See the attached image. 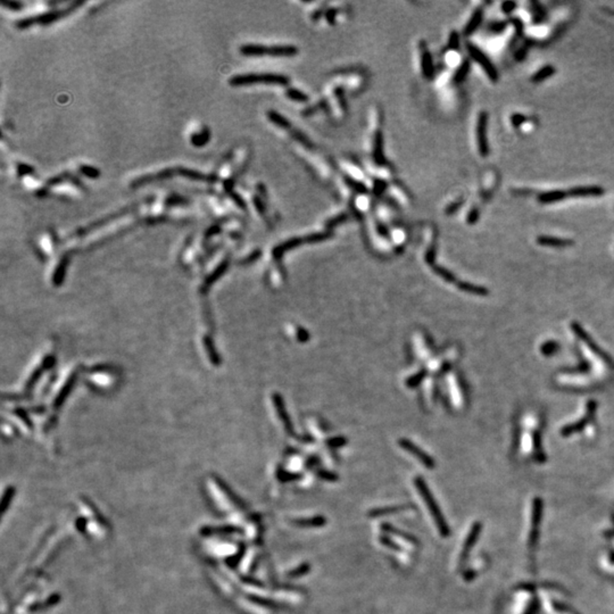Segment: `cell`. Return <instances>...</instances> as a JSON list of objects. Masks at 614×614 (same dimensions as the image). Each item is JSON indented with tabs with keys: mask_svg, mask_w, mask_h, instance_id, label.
<instances>
[{
	"mask_svg": "<svg viewBox=\"0 0 614 614\" xmlns=\"http://www.w3.org/2000/svg\"><path fill=\"white\" fill-rule=\"evenodd\" d=\"M567 194L569 193L567 191H563V190H553V191L540 193L538 199L541 204L559 203V201L563 200Z\"/></svg>",
	"mask_w": 614,
	"mask_h": 614,
	"instance_id": "19",
	"label": "cell"
},
{
	"mask_svg": "<svg viewBox=\"0 0 614 614\" xmlns=\"http://www.w3.org/2000/svg\"><path fill=\"white\" fill-rule=\"evenodd\" d=\"M268 117L271 122H273L274 124L279 125V127L281 128H283V129L290 128V123H289L288 120L282 115H280L279 113L274 112V110H271V112L268 113Z\"/></svg>",
	"mask_w": 614,
	"mask_h": 614,
	"instance_id": "29",
	"label": "cell"
},
{
	"mask_svg": "<svg viewBox=\"0 0 614 614\" xmlns=\"http://www.w3.org/2000/svg\"><path fill=\"white\" fill-rule=\"evenodd\" d=\"M273 400H274V404H276L278 414H279L281 421L283 422L285 431H287L289 434H291L292 433V423L290 422V420H289V417H288L287 412H285L283 399H282L279 395H274L273 396Z\"/></svg>",
	"mask_w": 614,
	"mask_h": 614,
	"instance_id": "17",
	"label": "cell"
},
{
	"mask_svg": "<svg viewBox=\"0 0 614 614\" xmlns=\"http://www.w3.org/2000/svg\"><path fill=\"white\" fill-rule=\"evenodd\" d=\"M560 349H561V345L555 340H547V341L543 342L540 346V353L546 357L556 355V354L560 352Z\"/></svg>",
	"mask_w": 614,
	"mask_h": 614,
	"instance_id": "25",
	"label": "cell"
},
{
	"mask_svg": "<svg viewBox=\"0 0 614 614\" xmlns=\"http://www.w3.org/2000/svg\"><path fill=\"white\" fill-rule=\"evenodd\" d=\"M79 502L81 511H83V513H85V517L83 518H85L87 521L88 529H90V527H94L93 532L96 533L97 536L108 535V532L110 531V525L108 521L106 520V518L102 516L101 512H99V510L94 505V503L85 497H81Z\"/></svg>",
	"mask_w": 614,
	"mask_h": 614,
	"instance_id": "6",
	"label": "cell"
},
{
	"mask_svg": "<svg viewBox=\"0 0 614 614\" xmlns=\"http://www.w3.org/2000/svg\"><path fill=\"white\" fill-rule=\"evenodd\" d=\"M596 412L597 403L595 402V399H589L588 402L586 403L585 413H583L582 417L579 419L578 421L564 425L563 428L561 429V436L564 438H569L571 436H575V434L578 433L587 432L588 430L594 431L597 428L596 422H595Z\"/></svg>",
	"mask_w": 614,
	"mask_h": 614,
	"instance_id": "4",
	"label": "cell"
},
{
	"mask_svg": "<svg viewBox=\"0 0 614 614\" xmlns=\"http://www.w3.org/2000/svg\"><path fill=\"white\" fill-rule=\"evenodd\" d=\"M414 482H415V487H417L418 490L420 491V495L422 496L423 501H425L426 506H428L431 517L433 518L434 522H436L440 535L442 537H448L449 532L451 531H449V527H448L447 522H446L444 516H442V513L440 512L439 506H438L437 502L434 501L432 494L430 493L429 488L426 487L425 480L419 476V478H415Z\"/></svg>",
	"mask_w": 614,
	"mask_h": 614,
	"instance_id": "5",
	"label": "cell"
},
{
	"mask_svg": "<svg viewBox=\"0 0 614 614\" xmlns=\"http://www.w3.org/2000/svg\"><path fill=\"white\" fill-rule=\"evenodd\" d=\"M479 219V211L476 208H472L470 214L468 216V223L469 224H474L476 223V221Z\"/></svg>",
	"mask_w": 614,
	"mask_h": 614,
	"instance_id": "49",
	"label": "cell"
},
{
	"mask_svg": "<svg viewBox=\"0 0 614 614\" xmlns=\"http://www.w3.org/2000/svg\"><path fill=\"white\" fill-rule=\"evenodd\" d=\"M537 608H538V604H537L536 602H532V603L530 604L528 611H527V613H525V614H536Z\"/></svg>",
	"mask_w": 614,
	"mask_h": 614,
	"instance_id": "55",
	"label": "cell"
},
{
	"mask_svg": "<svg viewBox=\"0 0 614 614\" xmlns=\"http://www.w3.org/2000/svg\"><path fill=\"white\" fill-rule=\"evenodd\" d=\"M382 528H383L384 531H387V532H389V533H391V535L398 536L399 538L405 539L406 541H410V543H415V544L418 543V540L415 539L413 536L407 535V533L403 532V531H400V530L395 529L394 527H391V525H389V524H383V525H382Z\"/></svg>",
	"mask_w": 614,
	"mask_h": 614,
	"instance_id": "30",
	"label": "cell"
},
{
	"mask_svg": "<svg viewBox=\"0 0 614 614\" xmlns=\"http://www.w3.org/2000/svg\"><path fill=\"white\" fill-rule=\"evenodd\" d=\"M537 242L540 246L551 247V248H567L573 245L574 241L571 239H562L558 237H551V236H539L537 238Z\"/></svg>",
	"mask_w": 614,
	"mask_h": 614,
	"instance_id": "16",
	"label": "cell"
},
{
	"mask_svg": "<svg viewBox=\"0 0 614 614\" xmlns=\"http://www.w3.org/2000/svg\"><path fill=\"white\" fill-rule=\"evenodd\" d=\"M299 474H292L289 473V472H284V471H279L278 472V478H279L281 481H290V480H295L299 478Z\"/></svg>",
	"mask_w": 614,
	"mask_h": 614,
	"instance_id": "42",
	"label": "cell"
},
{
	"mask_svg": "<svg viewBox=\"0 0 614 614\" xmlns=\"http://www.w3.org/2000/svg\"><path fill=\"white\" fill-rule=\"evenodd\" d=\"M346 442H347V439H345V438L337 437V438H333V439H330L329 441H328V444H329L331 447H341V446H344Z\"/></svg>",
	"mask_w": 614,
	"mask_h": 614,
	"instance_id": "45",
	"label": "cell"
},
{
	"mask_svg": "<svg viewBox=\"0 0 614 614\" xmlns=\"http://www.w3.org/2000/svg\"><path fill=\"white\" fill-rule=\"evenodd\" d=\"M516 7H517V2H514V1H505L502 3V10L504 11L505 14L512 13V11L516 9Z\"/></svg>",
	"mask_w": 614,
	"mask_h": 614,
	"instance_id": "47",
	"label": "cell"
},
{
	"mask_svg": "<svg viewBox=\"0 0 614 614\" xmlns=\"http://www.w3.org/2000/svg\"><path fill=\"white\" fill-rule=\"evenodd\" d=\"M482 17H483V13L480 9L475 10L472 17L470 18V21L468 22L467 26L464 29V34L465 36H470V34L473 33L476 29L479 28L480 24L482 22Z\"/></svg>",
	"mask_w": 614,
	"mask_h": 614,
	"instance_id": "22",
	"label": "cell"
},
{
	"mask_svg": "<svg viewBox=\"0 0 614 614\" xmlns=\"http://www.w3.org/2000/svg\"><path fill=\"white\" fill-rule=\"evenodd\" d=\"M345 221H347V215H345V214L339 215V216H337V217H334L333 220H331L330 222H328V223H327V227L332 228V227H334V226H337V224H340V223H342V222H345Z\"/></svg>",
	"mask_w": 614,
	"mask_h": 614,
	"instance_id": "48",
	"label": "cell"
},
{
	"mask_svg": "<svg viewBox=\"0 0 614 614\" xmlns=\"http://www.w3.org/2000/svg\"><path fill=\"white\" fill-rule=\"evenodd\" d=\"M487 123L488 114L486 112H481L478 119V124H476V140H478L479 152L483 157H486L489 154V147H488L487 140Z\"/></svg>",
	"mask_w": 614,
	"mask_h": 614,
	"instance_id": "12",
	"label": "cell"
},
{
	"mask_svg": "<svg viewBox=\"0 0 614 614\" xmlns=\"http://www.w3.org/2000/svg\"><path fill=\"white\" fill-rule=\"evenodd\" d=\"M525 55H527V48H522V49H520V50L517 52L516 58L519 59V60H522L525 57Z\"/></svg>",
	"mask_w": 614,
	"mask_h": 614,
	"instance_id": "53",
	"label": "cell"
},
{
	"mask_svg": "<svg viewBox=\"0 0 614 614\" xmlns=\"http://www.w3.org/2000/svg\"><path fill=\"white\" fill-rule=\"evenodd\" d=\"M384 188H386V184H384L383 181H377L376 186H375V192L377 194H379Z\"/></svg>",
	"mask_w": 614,
	"mask_h": 614,
	"instance_id": "52",
	"label": "cell"
},
{
	"mask_svg": "<svg viewBox=\"0 0 614 614\" xmlns=\"http://www.w3.org/2000/svg\"><path fill=\"white\" fill-rule=\"evenodd\" d=\"M297 335H298V339H299L300 341H306L307 339H308V333L305 330H303V329H300V331H299L298 334H297Z\"/></svg>",
	"mask_w": 614,
	"mask_h": 614,
	"instance_id": "54",
	"label": "cell"
},
{
	"mask_svg": "<svg viewBox=\"0 0 614 614\" xmlns=\"http://www.w3.org/2000/svg\"><path fill=\"white\" fill-rule=\"evenodd\" d=\"M293 523L299 527L308 528V527H321L327 523V520L323 517H315L311 519H304V520H296Z\"/></svg>",
	"mask_w": 614,
	"mask_h": 614,
	"instance_id": "28",
	"label": "cell"
},
{
	"mask_svg": "<svg viewBox=\"0 0 614 614\" xmlns=\"http://www.w3.org/2000/svg\"><path fill=\"white\" fill-rule=\"evenodd\" d=\"M330 237V234H314L305 238L306 242H319Z\"/></svg>",
	"mask_w": 614,
	"mask_h": 614,
	"instance_id": "39",
	"label": "cell"
},
{
	"mask_svg": "<svg viewBox=\"0 0 614 614\" xmlns=\"http://www.w3.org/2000/svg\"><path fill=\"white\" fill-rule=\"evenodd\" d=\"M541 514H543V501L540 498H535L532 503V519H531V531H530L529 545L533 548L538 543L539 525L541 522Z\"/></svg>",
	"mask_w": 614,
	"mask_h": 614,
	"instance_id": "11",
	"label": "cell"
},
{
	"mask_svg": "<svg viewBox=\"0 0 614 614\" xmlns=\"http://www.w3.org/2000/svg\"><path fill=\"white\" fill-rule=\"evenodd\" d=\"M1 3H2V6H5V7H7V8H9L11 10H20V9L23 8V6H24L22 2L5 1V0H2Z\"/></svg>",
	"mask_w": 614,
	"mask_h": 614,
	"instance_id": "44",
	"label": "cell"
},
{
	"mask_svg": "<svg viewBox=\"0 0 614 614\" xmlns=\"http://www.w3.org/2000/svg\"><path fill=\"white\" fill-rule=\"evenodd\" d=\"M83 3H85V2L75 1L73 3H71V5L68 6L67 8H64L62 10L56 9V10L48 11V13L38 15V16H34V17L23 18V20L18 21L16 23V26H17L18 29H25V28H29L30 25L34 24V23H38V24H43V25L50 24V23H54L56 21H58L59 18H62L63 16H66V15L71 14L72 11L75 10L79 6H82Z\"/></svg>",
	"mask_w": 614,
	"mask_h": 614,
	"instance_id": "9",
	"label": "cell"
},
{
	"mask_svg": "<svg viewBox=\"0 0 614 614\" xmlns=\"http://www.w3.org/2000/svg\"><path fill=\"white\" fill-rule=\"evenodd\" d=\"M173 177H184V178L191 179V180H198V181H200V180L211 181L212 180V178L209 177V175H206L201 172H197V171L185 169V167H171V169L161 171V172H158L157 174L146 175V177H141L139 179H137L136 181H133V184L131 186L133 187V188H137V187L152 184V182H155V181L164 180V179H169V178H173Z\"/></svg>",
	"mask_w": 614,
	"mask_h": 614,
	"instance_id": "3",
	"label": "cell"
},
{
	"mask_svg": "<svg viewBox=\"0 0 614 614\" xmlns=\"http://www.w3.org/2000/svg\"><path fill=\"white\" fill-rule=\"evenodd\" d=\"M335 15V10H329L327 14V20H329L331 23H333V17Z\"/></svg>",
	"mask_w": 614,
	"mask_h": 614,
	"instance_id": "57",
	"label": "cell"
},
{
	"mask_svg": "<svg viewBox=\"0 0 614 614\" xmlns=\"http://www.w3.org/2000/svg\"><path fill=\"white\" fill-rule=\"evenodd\" d=\"M555 71L556 70H555L554 66H552V65H546V66H544L543 68H540V70L537 72V73H535V75L532 76V79H531L532 82L533 83L543 82L546 79L551 78V76L554 75L555 74Z\"/></svg>",
	"mask_w": 614,
	"mask_h": 614,
	"instance_id": "27",
	"label": "cell"
},
{
	"mask_svg": "<svg viewBox=\"0 0 614 614\" xmlns=\"http://www.w3.org/2000/svg\"><path fill=\"white\" fill-rule=\"evenodd\" d=\"M289 82L288 78L283 75L277 74H246L237 75L230 80L232 87H242L251 85H277L287 86Z\"/></svg>",
	"mask_w": 614,
	"mask_h": 614,
	"instance_id": "8",
	"label": "cell"
},
{
	"mask_svg": "<svg viewBox=\"0 0 614 614\" xmlns=\"http://www.w3.org/2000/svg\"><path fill=\"white\" fill-rule=\"evenodd\" d=\"M432 268L434 270V272H436L438 276H440L442 279L449 282V283H456V278L454 277V274H452L449 271L445 270L444 268H440V266H436V265H433Z\"/></svg>",
	"mask_w": 614,
	"mask_h": 614,
	"instance_id": "33",
	"label": "cell"
},
{
	"mask_svg": "<svg viewBox=\"0 0 614 614\" xmlns=\"http://www.w3.org/2000/svg\"><path fill=\"white\" fill-rule=\"evenodd\" d=\"M287 96L288 98L292 99L295 101H299V102H305L308 100L307 96L305 94H303L302 91L297 90V89H289L287 90Z\"/></svg>",
	"mask_w": 614,
	"mask_h": 614,
	"instance_id": "34",
	"label": "cell"
},
{
	"mask_svg": "<svg viewBox=\"0 0 614 614\" xmlns=\"http://www.w3.org/2000/svg\"><path fill=\"white\" fill-rule=\"evenodd\" d=\"M462 204H463V201H462V200L457 201V203H453L451 206H448L447 209H446V213H447L448 215H452V214H454V213H455V212L457 211V209H459V208L461 207V206H462Z\"/></svg>",
	"mask_w": 614,
	"mask_h": 614,
	"instance_id": "51",
	"label": "cell"
},
{
	"mask_svg": "<svg viewBox=\"0 0 614 614\" xmlns=\"http://www.w3.org/2000/svg\"><path fill=\"white\" fill-rule=\"evenodd\" d=\"M571 331L577 339L578 354L590 364L602 383L608 382L614 373V361L598 346L586 330L577 322L571 323Z\"/></svg>",
	"mask_w": 614,
	"mask_h": 614,
	"instance_id": "1",
	"label": "cell"
},
{
	"mask_svg": "<svg viewBox=\"0 0 614 614\" xmlns=\"http://www.w3.org/2000/svg\"><path fill=\"white\" fill-rule=\"evenodd\" d=\"M409 507H411V505H409V504L382 507V509H377V510L371 511V512L369 513V517L378 518V517H382V516H388V514H394V513L402 512V511L407 510V509H409Z\"/></svg>",
	"mask_w": 614,
	"mask_h": 614,
	"instance_id": "20",
	"label": "cell"
},
{
	"mask_svg": "<svg viewBox=\"0 0 614 614\" xmlns=\"http://www.w3.org/2000/svg\"><path fill=\"white\" fill-rule=\"evenodd\" d=\"M80 171H81V172L85 174L86 177H88V178L96 179V178L99 177V175H100V172H99V171L96 169V167H93V166L83 165V166L80 167Z\"/></svg>",
	"mask_w": 614,
	"mask_h": 614,
	"instance_id": "36",
	"label": "cell"
},
{
	"mask_svg": "<svg viewBox=\"0 0 614 614\" xmlns=\"http://www.w3.org/2000/svg\"><path fill=\"white\" fill-rule=\"evenodd\" d=\"M380 541H381V543H383L384 545H386L387 547L391 548V550H394V551H400V548L397 546V545H396V544L394 543V541H391L390 539H389L388 537H381V538H380Z\"/></svg>",
	"mask_w": 614,
	"mask_h": 614,
	"instance_id": "50",
	"label": "cell"
},
{
	"mask_svg": "<svg viewBox=\"0 0 614 614\" xmlns=\"http://www.w3.org/2000/svg\"><path fill=\"white\" fill-rule=\"evenodd\" d=\"M513 23H514V25H516V28H517L518 31L521 33V31H522V23H521V21H519V20H517V18H516V20H513Z\"/></svg>",
	"mask_w": 614,
	"mask_h": 614,
	"instance_id": "58",
	"label": "cell"
},
{
	"mask_svg": "<svg viewBox=\"0 0 614 614\" xmlns=\"http://www.w3.org/2000/svg\"><path fill=\"white\" fill-rule=\"evenodd\" d=\"M346 181H347V184H348V186L352 187L353 189H355L356 191L361 192V193L367 192V188H365V187L362 185V184H360V182L354 181V180H352V179H348V178L346 179Z\"/></svg>",
	"mask_w": 614,
	"mask_h": 614,
	"instance_id": "40",
	"label": "cell"
},
{
	"mask_svg": "<svg viewBox=\"0 0 614 614\" xmlns=\"http://www.w3.org/2000/svg\"><path fill=\"white\" fill-rule=\"evenodd\" d=\"M240 52L245 56H272V57H292L297 55L298 49L293 46H274L265 47L261 45H243Z\"/></svg>",
	"mask_w": 614,
	"mask_h": 614,
	"instance_id": "7",
	"label": "cell"
},
{
	"mask_svg": "<svg viewBox=\"0 0 614 614\" xmlns=\"http://www.w3.org/2000/svg\"><path fill=\"white\" fill-rule=\"evenodd\" d=\"M310 570H311V566H310V564L305 563V564H302V566H299L298 567H296V569H295V570H292L291 572H289L288 577H290V578H298V577H302V575L306 574L307 572L310 571Z\"/></svg>",
	"mask_w": 614,
	"mask_h": 614,
	"instance_id": "35",
	"label": "cell"
},
{
	"mask_svg": "<svg viewBox=\"0 0 614 614\" xmlns=\"http://www.w3.org/2000/svg\"><path fill=\"white\" fill-rule=\"evenodd\" d=\"M480 531H481V524L479 522H475V523L472 525V528L469 532L468 538L465 540L464 546H463V551L461 553L460 556V563L462 564L463 562L467 561V559L469 558V554H470V551L472 550V547L474 546V544L478 540V537L480 535Z\"/></svg>",
	"mask_w": 614,
	"mask_h": 614,
	"instance_id": "14",
	"label": "cell"
},
{
	"mask_svg": "<svg viewBox=\"0 0 614 614\" xmlns=\"http://www.w3.org/2000/svg\"><path fill=\"white\" fill-rule=\"evenodd\" d=\"M14 496H15V488L14 487L8 486L5 490H3L2 496H1V506H0V510H1L2 516L7 512V511H8L9 506L11 504V502H13V499H14Z\"/></svg>",
	"mask_w": 614,
	"mask_h": 614,
	"instance_id": "26",
	"label": "cell"
},
{
	"mask_svg": "<svg viewBox=\"0 0 614 614\" xmlns=\"http://www.w3.org/2000/svg\"><path fill=\"white\" fill-rule=\"evenodd\" d=\"M470 71V62L469 60H465V62L462 63V65L457 68L455 75H454V82L455 83H461L462 81H464V79L467 78V75Z\"/></svg>",
	"mask_w": 614,
	"mask_h": 614,
	"instance_id": "31",
	"label": "cell"
},
{
	"mask_svg": "<svg viewBox=\"0 0 614 614\" xmlns=\"http://www.w3.org/2000/svg\"><path fill=\"white\" fill-rule=\"evenodd\" d=\"M303 242H306V240L300 239V238H292V239L287 240L285 242L281 243V245H279L277 248H274V250H273L274 257L280 258L282 255L285 253V251H288L290 249H295V248L302 245Z\"/></svg>",
	"mask_w": 614,
	"mask_h": 614,
	"instance_id": "18",
	"label": "cell"
},
{
	"mask_svg": "<svg viewBox=\"0 0 614 614\" xmlns=\"http://www.w3.org/2000/svg\"><path fill=\"white\" fill-rule=\"evenodd\" d=\"M421 63H422V72H423V75H425V78L426 79L432 78L434 74V66H433V62H432V57H431V54L428 50H425L422 54Z\"/></svg>",
	"mask_w": 614,
	"mask_h": 614,
	"instance_id": "23",
	"label": "cell"
},
{
	"mask_svg": "<svg viewBox=\"0 0 614 614\" xmlns=\"http://www.w3.org/2000/svg\"><path fill=\"white\" fill-rule=\"evenodd\" d=\"M373 157H375V161L382 165L384 163V156H383V139H382V135L381 133H377L376 136V140H375V149H373Z\"/></svg>",
	"mask_w": 614,
	"mask_h": 614,
	"instance_id": "24",
	"label": "cell"
},
{
	"mask_svg": "<svg viewBox=\"0 0 614 614\" xmlns=\"http://www.w3.org/2000/svg\"><path fill=\"white\" fill-rule=\"evenodd\" d=\"M468 51L472 58H473L475 62L478 63L480 66L483 68V70H485L488 78H489L491 81H497L498 72L497 70H496V67L494 66V64L490 62L489 58H488V57L483 54V52L480 50L476 46L472 45V44H468Z\"/></svg>",
	"mask_w": 614,
	"mask_h": 614,
	"instance_id": "10",
	"label": "cell"
},
{
	"mask_svg": "<svg viewBox=\"0 0 614 614\" xmlns=\"http://www.w3.org/2000/svg\"><path fill=\"white\" fill-rule=\"evenodd\" d=\"M567 193L574 197H597L604 194V189L598 186H579L570 189Z\"/></svg>",
	"mask_w": 614,
	"mask_h": 614,
	"instance_id": "15",
	"label": "cell"
},
{
	"mask_svg": "<svg viewBox=\"0 0 614 614\" xmlns=\"http://www.w3.org/2000/svg\"><path fill=\"white\" fill-rule=\"evenodd\" d=\"M457 287L461 290L468 293H471V295H475V296H487L488 293V289H486L485 287H480V285H475V284H471L468 283V282H457Z\"/></svg>",
	"mask_w": 614,
	"mask_h": 614,
	"instance_id": "21",
	"label": "cell"
},
{
	"mask_svg": "<svg viewBox=\"0 0 614 614\" xmlns=\"http://www.w3.org/2000/svg\"><path fill=\"white\" fill-rule=\"evenodd\" d=\"M425 371H421L420 373H417V375H415L414 377H412V378H410L409 380H407L406 384L409 387H411V388L418 386V384L421 382V380L423 379V378H425Z\"/></svg>",
	"mask_w": 614,
	"mask_h": 614,
	"instance_id": "38",
	"label": "cell"
},
{
	"mask_svg": "<svg viewBox=\"0 0 614 614\" xmlns=\"http://www.w3.org/2000/svg\"><path fill=\"white\" fill-rule=\"evenodd\" d=\"M254 203H255V205H256V207L258 208V212H259V213H262V214H263V213H264V205H263L262 201L259 200L258 198H256V199H255Z\"/></svg>",
	"mask_w": 614,
	"mask_h": 614,
	"instance_id": "56",
	"label": "cell"
},
{
	"mask_svg": "<svg viewBox=\"0 0 614 614\" xmlns=\"http://www.w3.org/2000/svg\"><path fill=\"white\" fill-rule=\"evenodd\" d=\"M505 28H506V23H504V22H496V23H493V24L489 25V29L491 30V31L496 32V33H499V32L504 31Z\"/></svg>",
	"mask_w": 614,
	"mask_h": 614,
	"instance_id": "46",
	"label": "cell"
},
{
	"mask_svg": "<svg viewBox=\"0 0 614 614\" xmlns=\"http://www.w3.org/2000/svg\"><path fill=\"white\" fill-rule=\"evenodd\" d=\"M448 48L453 49V50H459L460 48V36L459 33L453 31L449 36L448 39Z\"/></svg>",
	"mask_w": 614,
	"mask_h": 614,
	"instance_id": "37",
	"label": "cell"
},
{
	"mask_svg": "<svg viewBox=\"0 0 614 614\" xmlns=\"http://www.w3.org/2000/svg\"><path fill=\"white\" fill-rule=\"evenodd\" d=\"M318 475L320 478L323 480H328V481H334V480L338 479V475H335L332 472H328V471H318Z\"/></svg>",
	"mask_w": 614,
	"mask_h": 614,
	"instance_id": "43",
	"label": "cell"
},
{
	"mask_svg": "<svg viewBox=\"0 0 614 614\" xmlns=\"http://www.w3.org/2000/svg\"><path fill=\"white\" fill-rule=\"evenodd\" d=\"M399 445H400V447H402L403 449H405L406 452L413 454V455L417 457L418 460H420V462L423 465H425V468H428V469H433L434 468V461L431 459V457L428 455V454L423 452L422 449H420V448L418 447V446H415L412 441L407 440V439H400L399 440Z\"/></svg>",
	"mask_w": 614,
	"mask_h": 614,
	"instance_id": "13",
	"label": "cell"
},
{
	"mask_svg": "<svg viewBox=\"0 0 614 614\" xmlns=\"http://www.w3.org/2000/svg\"><path fill=\"white\" fill-rule=\"evenodd\" d=\"M207 489L211 490L212 497L214 499L213 502L216 503L220 509H224V507H227V505L237 507V509L240 510H243L246 507L242 499H240L238 496L230 489V487L227 486L224 481H222V480L219 478L213 476V478L208 479Z\"/></svg>",
	"mask_w": 614,
	"mask_h": 614,
	"instance_id": "2",
	"label": "cell"
},
{
	"mask_svg": "<svg viewBox=\"0 0 614 614\" xmlns=\"http://www.w3.org/2000/svg\"><path fill=\"white\" fill-rule=\"evenodd\" d=\"M209 140V132L207 129H205L203 132L196 133L191 137V142L196 147H201L208 142Z\"/></svg>",
	"mask_w": 614,
	"mask_h": 614,
	"instance_id": "32",
	"label": "cell"
},
{
	"mask_svg": "<svg viewBox=\"0 0 614 614\" xmlns=\"http://www.w3.org/2000/svg\"><path fill=\"white\" fill-rule=\"evenodd\" d=\"M525 121H527V117H525L524 115H522V114H513L512 117H511V122H512V124L516 128L521 127Z\"/></svg>",
	"mask_w": 614,
	"mask_h": 614,
	"instance_id": "41",
	"label": "cell"
}]
</instances>
